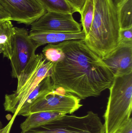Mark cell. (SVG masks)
<instances>
[{
  "instance_id": "1",
  "label": "cell",
  "mask_w": 132,
  "mask_h": 133,
  "mask_svg": "<svg viewBox=\"0 0 132 133\" xmlns=\"http://www.w3.org/2000/svg\"><path fill=\"white\" fill-rule=\"evenodd\" d=\"M57 44L60 54L58 61L53 63L50 74L53 88H60L81 99L98 97L109 89L114 74L84 39Z\"/></svg>"
},
{
  "instance_id": "2",
  "label": "cell",
  "mask_w": 132,
  "mask_h": 133,
  "mask_svg": "<svg viewBox=\"0 0 132 133\" xmlns=\"http://www.w3.org/2000/svg\"><path fill=\"white\" fill-rule=\"evenodd\" d=\"M91 28L84 39L88 46L102 59L119 46L120 26L113 0H94Z\"/></svg>"
},
{
  "instance_id": "3",
  "label": "cell",
  "mask_w": 132,
  "mask_h": 133,
  "mask_svg": "<svg viewBox=\"0 0 132 133\" xmlns=\"http://www.w3.org/2000/svg\"><path fill=\"white\" fill-rule=\"evenodd\" d=\"M104 117L105 133H118L131 118L132 109V72L115 76Z\"/></svg>"
},
{
  "instance_id": "4",
  "label": "cell",
  "mask_w": 132,
  "mask_h": 133,
  "mask_svg": "<svg viewBox=\"0 0 132 133\" xmlns=\"http://www.w3.org/2000/svg\"><path fill=\"white\" fill-rule=\"evenodd\" d=\"M53 65L42 54L35 55L17 78L16 90L5 95V110L14 114V117L17 116L29 95L44 78L50 76Z\"/></svg>"
},
{
  "instance_id": "5",
  "label": "cell",
  "mask_w": 132,
  "mask_h": 133,
  "mask_svg": "<svg viewBox=\"0 0 132 133\" xmlns=\"http://www.w3.org/2000/svg\"><path fill=\"white\" fill-rule=\"evenodd\" d=\"M97 114L90 111L78 117L65 114L43 125L21 133H104Z\"/></svg>"
},
{
  "instance_id": "6",
  "label": "cell",
  "mask_w": 132,
  "mask_h": 133,
  "mask_svg": "<svg viewBox=\"0 0 132 133\" xmlns=\"http://www.w3.org/2000/svg\"><path fill=\"white\" fill-rule=\"evenodd\" d=\"M81 100L60 88H53L30 106L29 115L44 111L71 114L83 106Z\"/></svg>"
},
{
  "instance_id": "7",
  "label": "cell",
  "mask_w": 132,
  "mask_h": 133,
  "mask_svg": "<svg viewBox=\"0 0 132 133\" xmlns=\"http://www.w3.org/2000/svg\"><path fill=\"white\" fill-rule=\"evenodd\" d=\"M14 28L12 57L10 61L12 76L17 79L35 57L36 50L38 47L29 37L26 29L17 27Z\"/></svg>"
},
{
  "instance_id": "8",
  "label": "cell",
  "mask_w": 132,
  "mask_h": 133,
  "mask_svg": "<svg viewBox=\"0 0 132 133\" xmlns=\"http://www.w3.org/2000/svg\"><path fill=\"white\" fill-rule=\"evenodd\" d=\"M31 31H48L77 33L82 31L81 23L74 18L72 14L46 12L31 24Z\"/></svg>"
},
{
  "instance_id": "9",
  "label": "cell",
  "mask_w": 132,
  "mask_h": 133,
  "mask_svg": "<svg viewBox=\"0 0 132 133\" xmlns=\"http://www.w3.org/2000/svg\"><path fill=\"white\" fill-rule=\"evenodd\" d=\"M0 5L10 15L11 20L31 25L46 12L37 0H0Z\"/></svg>"
},
{
  "instance_id": "10",
  "label": "cell",
  "mask_w": 132,
  "mask_h": 133,
  "mask_svg": "<svg viewBox=\"0 0 132 133\" xmlns=\"http://www.w3.org/2000/svg\"><path fill=\"white\" fill-rule=\"evenodd\" d=\"M102 60L114 77L132 73V41L121 42L117 49Z\"/></svg>"
},
{
  "instance_id": "11",
  "label": "cell",
  "mask_w": 132,
  "mask_h": 133,
  "mask_svg": "<svg viewBox=\"0 0 132 133\" xmlns=\"http://www.w3.org/2000/svg\"><path fill=\"white\" fill-rule=\"evenodd\" d=\"M29 36L38 47L46 44L60 43L72 40L84 39L86 38L85 33L83 30L77 33L31 30Z\"/></svg>"
},
{
  "instance_id": "12",
  "label": "cell",
  "mask_w": 132,
  "mask_h": 133,
  "mask_svg": "<svg viewBox=\"0 0 132 133\" xmlns=\"http://www.w3.org/2000/svg\"><path fill=\"white\" fill-rule=\"evenodd\" d=\"M15 28L11 20L0 22V54L11 60L12 57Z\"/></svg>"
},
{
  "instance_id": "13",
  "label": "cell",
  "mask_w": 132,
  "mask_h": 133,
  "mask_svg": "<svg viewBox=\"0 0 132 133\" xmlns=\"http://www.w3.org/2000/svg\"><path fill=\"white\" fill-rule=\"evenodd\" d=\"M53 88L50 76L45 77L29 95L17 116L27 117L29 115V109L30 106Z\"/></svg>"
},
{
  "instance_id": "14",
  "label": "cell",
  "mask_w": 132,
  "mask_h": 133,
  "mask_svg": "<svg viewBox=\"0 0 132 133\" xmlns=\"http://www.w3.org/2000/svg\"><path fill=\"white\" fill-rule=\"evenodd\" d=\"M65 114L52 112H38L29 114L20 125L22 131H26L43 125Z\"/></svg>"
},
{
  "instance_id": "15",
  "label": "cell",
  "mask_w": 132,
  "mask_h": 133,
  "mask_svg": "<svg viewBox=\"0 0 132 133\" xmlns=\"http://www.w3.org/2000/svg\"><path fill=\"white\" fill-rule=\"evenodd\" d=\"M115 5L121 29L132 27V0H122Z\"/></svg>"
},
{
  "instance_id": "16",
  "label": "cell",
  "mask_w": 132,
  "mask_h": 133,
  "mask_svg": "<svg viewBox=\"0 0 132 133\" xmlns=\"http://www.w3.org/2000/svg\"><path fill=\"white\" fill-rule=\"evenodd\" d=\"M46 12H55L72 14L77 12L66 0H37Z\"/></svg>"
},
{
  "instance_id": "17",
  "label": "cell",
  "mask_w": 132,
  "mask_h": 133,
  "mask_svg": "<svg viewBox=\"0 0 132 133\" xmlns=\"http://www.w3.org/2000/svg\"><path fill=\"white\" fill-rule=\"evenodd\" d=\"M81 22L86 37L88 36L91 28L94 14V0H87L80 13Z\"/></svg>"
},
{
  "instance_id": "18",
  "label": "cell",
  "mask_w": 132,
  "mask_h": 133,
  "mask_svg": "<svg viewBox=\"0 0 132 133\" xmlns=\"http://www.w3.org/2000/svg\"><path fill=\"white\" fill-rule=\"evenodd\" d=\"M119 36L121 42L132 41V27L120 29Z\"/></svg>"
},
{
  "instance_id": "19",
  "label": "cell",
  "mask_w": 132,
  "mask_h": 133,
  "mask_svg": "<svg viewBox=\"0 0 132 133\" xmlns=\"http://www.w3.org/2000/svg\"><path fill=\"white\" fill-rule=\"evenodd\" d=\"M87 0H66L67 3L80 14Z\"/></svg>"
},
{
  "instance_id": "20",
  "label": "cell",
  "mask_w": 132,
  "mask_h": 133,
  "mask_svg": "<svg viewBox=\"0 0 132 133\" xmlns=\"http://www.w3.org/2000/svg\"><path fill=\"white\" fill-rule=\"evenodd\" d=\"M118 133H132V118H130L128 122L120 130Z\"/></svg>"
},
{
  "instance_id": "21",
  "label": "cell",
  "mask_w": 132,
  "mask_h": 133,
  "mask_svg": "<svg viewBox=\"0 0 132 133\" xmlns=\"http://www.w3.org/2000/svg\"><path fill=\"white\" fill-rule=\"evenodd\" d=\"M7 20H11V16L0 5V22Z\"/></svg>"
},
{
  "instance_id": "22",
  "label": "cell",
  "mask_w": 132,
  "mask_h": 133,
  "mask_svg": "<svg viewBox=\"0 0 132 133\" xmlns=\"http://www.w3.org/2000/svg\"><path fill=\"white\" fill-rule=\"evenodd\" d=\"M15 118V117L14 116L11 121L7 124V125L3 128H1V124L0 122V133H10Z\"/></svg>"
}]
</instances>
